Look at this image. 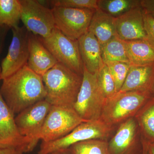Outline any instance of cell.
Wrapping results in <instances>:
<instances>
[{
    "label": "cell",
    "mask_w": 154,
    "mask_h": 154,
    "mask_svg": "<svg viewBox=\"0 0 154 154\" xmlns=\"http://www.w3.org/2000/svg\"><path fill=\"white\" fill-rule=\"evenodd\" d=\"M21 20L28 32L46 38L55 28L52 9L36 0H19Z\"/></svg>",
    "instance_id": "9c48e42d"
},
{
    "label": "cell",
    "mask_w": 154,
    "mask_h": 154,
    "mask_svg": "<svg viewBox=\"0 0 154 154\" xmlns=\"http://www.w3.org/2000/svg\"><path fill=\"white\" fill-rule=\"evenodd\" d=\"M88 31L94 34L102 47L117 36L116 18L99 9H96L91 19Z\"/></svg>",
    "instance_id": "ac0fdd59"
},
{
    "label": "cell",
    "mask_w": 154,
    "mask_h": 154,
    "mask_svg": "<svg viewBox=\"0 0 154 154\" xmlns=\"http://www.w3.org/2000/svg\"><path fill=\"white\" fill-rule=\"evenodd\" d=\"M143 9L154 18V0H140Z\"/></svg>",
    "instance_id": "f546056e"
},
{
    "label": "cell",
    "mask_w": 154,
    "mask_h": 154,
    "mask_svg": "<svg viewBox=\"0 0 154 154\" xmlns=\"http://www.w3.org/2000/svg\"><path fill=\"white\" fill-rule=\"evenodd\" d=\"M154 86V63L145 65H131L119 92L148 91L152 94Z\"/></svg>",
    "instance_id": "e0dca14e"
},
{
    "label": "cell",
    "mask_w": 154,
    "mask_h": 154,
    "mask_svg": "<svg viewBox=\"0 0 154 154\" xmlns=\"http://www.w3.org/2000/svg\"><path fill=\"white\" fill-rule=\"evenodd\" d=\"M47 6L63 7L78 9L96 10L98 9V0H51L46 1Z\"/></svg>",
    "instance_id": "4316f807"
},
{
    "label": "cell",
    "mask_w": 154,
    "mask_h": 154,
    "mask_svg": "<svg viewBox=\"0 0 154 154\" xmlns=\"http://www.w3.org/2000/svg\"><path fill=\"white\" fill-rule=\"evenodd\" d=\"M78 41L84 68L91 73L97 72L105 64L99 41L89 31L79 38Z\"/></svg>",
    "instance_id": "2e32d148"
},
{
    "label": "cell",
    "mask_w": 154,
    "mask_h": 154,
    "mask_svg": "<svg viewBox=\"0 0 154 154\" xmlns=\"http://www.w3.org/2000/svg\"><path fill=\"white\" fill-rule=\"evenodd\" d=\"M142 146V154H148L147 142L145 139H143L141 142Z\"/></svg>",
    "instance_id": "1f68e13d"
},
{
    "label": "cell",
    "mask_w": 154,
    "mask_h": 154,
    "mask_svg": "<svg viewBox=\"0 0 154 154\" xmlns=\"http://www.w3.org/2000/svg\"><path fill=\"white\" fill-rule=\"evenodd\" d=\"M48 154H71L69 151L68 149H64L58 150L52 152Z\"/></svg>",
    "instance_id": "d6a6232c"
},
{
    "label": "cell",
    "mask_w": 154,
    "mask_h": 154,
    "mask_svg": "<svg viewBox=\"0 0 154 154\" xmlns=\"http://www.w3.org/2000/svg\"><path fill=\"white\" fill-rule=\"evenodd\" d=\"M152 96L148 91L119 92L106 100L100 119L111 127L121 124L136 115Z\"/></svg>",
    "instance_id": "3957f363"
},
{
    "label": "cell",
    "mask_w": 154,
    "mask_h": 154,
    "mask_svg": "<svg viewBox=\"0 0 154 154\" xmlns=\"http://www.w3.org/2000/svg\"><path fill=\"white\" fill-rule=\"evenodd\" d=\"M10 29H11V28L7 26H0V55L2 51L6 36ZM1 73H2V68L1 67H0V80H2Z\"/></svg>",
    "instance_id": "f1b7e54d"
},
{
    "label": "cell",
    "mask_w": 154,
    "mask_h": 154,
    "mask_svg": "<svg viewBox=\"0 0 154 154\" xmlns=\"http://www.w3.org/2000/svg\"><path fill=\"white\" fill-rule=\"evenodd\" d=\"M0 154H24L16 150L10 149H0Z\"/></svg>",
    "instance_id": "4dcf8cb0"
},
{
    "label": "cell",
    "mask_w": 154,
    "mask_h": 154,
    "mask_svg": "<svg viewBox=\"0 0 154 154\" xmlns=\"http://www.w3.org/2000/svg\"><path fill=\"white\" fill-rule=\"evenodd\" d=\"M147 148L148 154H154V143L147 142Z\"/></svg>",
    "instance_id": "836d02e7"
},
{
    "label": "cell",
    "mask_w": 154,
    "mask_h": 154,
    "mask_svg": "<svg viewBox=\"0 0 154 154\" xmlns=\"http://www.w3.org/2000/svg\"><path fill=\"white\" fill-rule=\"evenodd\" d=\"M28 41L29 57L27 66L42 77L58 62L38 36L29 32Z\"/></svg>",
    "instance_id": "9a60e30c"
},
{
    "label": "cell",
    "mask_w": 154,
    "mask_h": 154,
    "mask_svg": "<svg viewBox=\"0 0 154 154\" xmlns=\"http://www.w3.org/2000/svg\"><path fill=\"white\" fill-rule=\"evenodd\" d=\"M97 82L98 86L106 100L116 94L114 80L108 66L105 63L98 71Z\"/></svg>",
    "instance_id": "d4e9b609"
},
{
    "label": "cell",
    "mask_w": 154,
    "mask_h": 154,
    "mask_svg": "<svg viewBox=\"0 0 154 154\" xmlns=\"http://www.w3.org/2000/svg\"><path fill=\"white\" fill-rule=\"evenodd\" d=\"M85 121L73 107L51 105L42 128L40 140L44 142L57 140Z\"/></svg>",
    "instance_id": "8992f818"
},
{
    "label": "cell",
    "mask_w": 154,
    "mask_h": 154,
    "mask_svg": "<svg viewBox=\"0 0 154 154\" xmlns=\"http://www.w3.org/2000/svg\"><path fill=\"white\" fill-rule=\"evenodd\" d=\"M38 37L58 63L79 74L83 75L84 64L78 40L68 38L56 28L46 38Z\"/></svg>",
    "instance_id": "52a82bcc"
},
{
    "label": "cell",
    "mask_w": 154,
    "mask_h": 154,
    "mask_svg": "<svg viewBox=\"0 0 154 154\" xmlns=\"http://www.w3.org/2000/svg\"><path fill=\"white\" fill-rule=\"evenodd\" d=\"M152 96H153L154 97V86L153 87V89L152 91Z\"/></svg>",
    "instance_id": "e575fe53"
},
{
    "label": "cell",
    "mask_w": 154,
    "mask_h": 154,
    "mask_svg": "<svg viewBox=\"0 0 154 154\" xmlns=\"http://www.w3.org/2000/svg\"><path fill=\"white\" fill-rule=\"evenodd\" d=\"M12 41L8 51L1 64L3 80L27 65L29 57L28 33L25 26L11 29Z\"/></svg>",
    "instance_id": "8fae6325"
},
{
    "label": "cell",
    "mask_w": 154,
    "mask_h": 154,
    "mask_svg": "<svg viewBox=\"0 0 154 154\" xmlns=\"http://www.w3.org/2000/svg\"><path fill=\"white\" fill-rule=\"evenodd\" d=\"M143 11V21L145 30L149 39L154 42V18Z\"/></svg>",
    "instance_id": "83f0119b"
},
{
    "label": "cell",
    "mask_w": 154,
    "mask_h": 154,
    "mask_svg": "<svg viewBox=\"0 0 154 154\" xmlns=\"http://www.w3.org/2000/svg\"><path fill=\"white\" fill-rule=\"evenodd\" d=\"M14 115L0 94V149H13L23 154L31 152L30 141L19 132Z\"/></svg>",
    "instance_id": "7c38bea8"
},
{
    "label": "cell",
    "mask_w": 154,
    "mask_h": 154,
    "mask_svg": "<svg viewBox=\"0 0 154 154\" xmlns=\"http://www.w3.org/2000/svg\"><path fill=\"white\" fill-rule=\"evenodd\" d=\"M124 43L131 65L154 63V42L148 38L124 41Z\"/></svg>",
    "instance_id": "d6986e66"
},
{
    "label": "cell",
    "mask_w": 154,
    "mask_h": 154,
    "mask_svg": "<svg viewBox=\"0 0 154 154\" xmlns=\"http://www.w3.org/2000/svg\"><path fill=\"white\" fill-rule=\"evenodd\" d=\"M102 58L104 63L113 62L129 63L124 41L117 36L113 37L101 47Z\"/></svg>",
    "instance_id": "44dd1931"
},
{
    "label": "cell",
    "mask_w": 154,
    "mask_h": 154,
    "mask_svg": "<svg viewBox=\"0 0 154 154\" xmlns=\"http://www.w3.org/2000/svg\"><path fill=\"white\" fill-rule=\"evenodd\" d=\"M143 14L140 5L116 18V34L119 38L124 41L147 38Z\"/></svg>",
    "instance_id": "5bb4252c"
},
{
    "label": "cell",
    "mask_w": 154,
    "mask_h": 154,
    "mask_svg": "<svg viewBox=\"0 0 154 154\" xmlns=\"http://www.w3.org/2000/svg\"><path fill=\"white\" fill-rule=\"evenodd\" d=\"M45 100L53 106L73 107L83 81L79 74L57 63L43 75Z\"/></svg>",
    "instance_id": "7a4b0ae2"
},
{
    "label": "cell",
    "mask_w": 154,
    "mask_h": 154,
    "mask_svg": "<svg viewBox=\"0 0 154 154\" xmlns=\"http://www.w3.org/2000/svg\"><path fill=\"white\" fill-rule=\"evenodd\" d=\"M0 94L14 114L45 99L46 94L42 77L27 65L3 80Z\"/></svg>",
    "instance_id": "6da1fadb"
},
{
    "label": "cell",
    "mask_w": 154,
    "mask_h": 154,
    "mask_svg": "<svg viewBox=\"0 0 154 154\" xmlns=\"http://www.w3.org/2000/svg\"><path fill=\"white\" fill-rule=\"evenodd\" d=\"M51 107L44 99L23 110L15 117L19 132L30 141L32 151L40 140L42 128Z\"/></svg>",
    "instance_id": "30bf717a"
},
{
    "label": "cell",
    "mask_w": 154,
    "mask_h": 154,
    "mask_svg": "<svg viewBox=\"0 0 154 154\" xmlns=\"http://www.w3.org/2000/svg\"><path fill=\"white\" fill-rule=\"evenodd\" d=\"M145 140L154 143V97L152 96L136 115Z\"/></svg>",
    "instance_id": "ffe728a7"
},
{
    "label": "cell",
    "mask_w": 154,
    "mask_h": 154,
    "mask_svg": "<svg viewBox=\"0 0 154 154\" xmlns=\"http://www.w3.org/2000/svg\"><path fill=\"white\" fill-rule=\"evenodd\" d=\"M51 9L55 28L73 40H78L88 32L96 11L63 7Z\"/></svg>",
    "instance_id": "ba28073f"
},
{
    "label": "cell",
    "mask_w": 154,
    "mask_h": 154,
    "mask_svg": "<svg viewBox=\"0 0 154 154\" xmlns=\"http://www.w3.org/2000/svg\"><path fill=\"white\" fill-rule=\"evenodd\" d=\"M112 127L101 119L84 122L66 136L53 141H42L38 154H48L58 150L68 149L81 142L94 139L105 140Z\"/></svg>",
    "instance_id": "277c9868"
},
{
    "label": "cell",
    "mask_w": 154,
    "mask_h": 154,
    "mask_svg": "<svg viewBox=\"0 0 154 154\" xmlns=\"http://www.w3.org/2000/svg\"><path fill=\"white\" fill-rule=\"evenodd\" d=\"M108 66L115 83L116 91L117 93L124 84L130 68L129 63L113 62L105 63Z\"/></svg>",
    "instance_id": "484cf974"
},
{
    "label": "cell",
    "mask_w": 154,
    "mask_h": 154,
    "mask_svg": "<svg viewBox=\"0 0 154 154\" xmlns=\"http://www.w3.org/2000/svg\"><path fill=\"white\" fill-rule=\"evenodd\" d=\"M98 9L115 18L140 6V0H98Z\"/></svg>",
    "instance_id": "603a6c76"
},
{
    "label": "cell",
    "mask_w": 154,
    "mask_h": 154,
    "mask_svg": "<svg viewBox=\"0 0 154 154\" xmlns=\"http://www.w3.org/2000/svg\"><path fill=\"white\" fill-rule=\"evenodd\" d=\"M71 154H110L105 140L94 139L78 143L69 148Z\"/></svg>",
    "instance_id": "cb8c5ba5"
},
{
    "label": "cell",
    "mask_w": 154,
    "mask_h": 154,
    "mask_svg": "<svg viewBox=\"0 0 154 154\" xmlns=\"http://www.w3.org/2000/svg\"><path fill=\"white\" fill-rule=\"evenodd\" d=\"M97 74L91 73L84 68L83 81L73 108L85 121L100 118L106 99L97 82Z\"/></svg>",
    "instance_id": "5b68a950"
},
{
    "label": "cell",
    "mask_w": 154,
    "mask_h": 154,
    "mask_svg": "<svg viewBox=\"0 0 154 154\" xmlns=\"http://www.w3.org/2000/svg\"><path fill=\"white\" fill-rule=\"evenodd\" d=\"M137 134V125L133 117L121 123L108 143L110 154H142V146L139 145Z\"/></svg>",
    "instance_id": "4fadbf2b"
},
{
    "label": "cell",
    "mask_w": 154,
    "mask_h": 154,
    "mask_svg": "<svg viewBox=\"0 0 154 154\" xmlns=\"http://www.w3.org/2000/svg\"><path fill=\"white\" fill-rule=\"evenodd\" d=\"M21 15L19 0H0V26H7L11 29L19 27Z\"/></svg>",
    "instance_id": "7402d4cb"
}]
</instances>
